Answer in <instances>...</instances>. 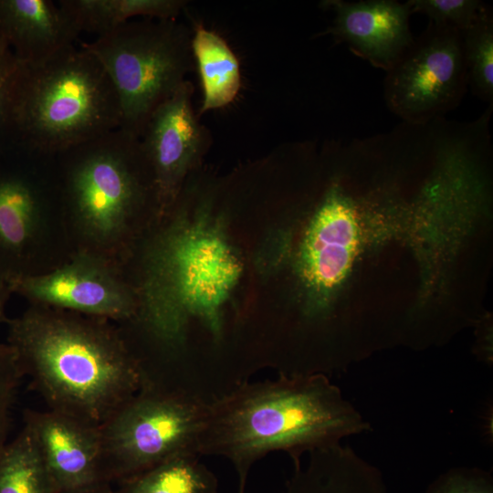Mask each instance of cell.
I'll return each instance as SVG.
<instances>
[{"label": "cell", "instance_id": "14", "mask_svg": "<svg viewBox=\"0 0 493 493\" xmlns=\"http://www.w3.org/2000/svg\"><path fill=\"white\" fill-rule=\"evenodd\" d=\"M80 32L51 0H0V41L24 65L37 66L75 46Z\"/></svg>", "mask_w": 493, "mask_h": 493}, {"label": "cell", "instance_id": "19", "mask_svg": "<svg viewBox=\"0 0 493 493\" xmlns=\"http://www.w3.org/2000/svg\"><path fill=\"white\" fill-rule=\"evenodd\" d=\"M0 493H55L35 439L25 425L0 453Z\"/></svg>", "mask_w": 493, "mask_h": 493}, {"label": "cell", "instance_id": "8", "mask_svg": "<svg viewBox=\"0 0 493 493\" xmlns=\"http://www.w3.org/2000/svg\"><path fill=\"white\" fill-rule=\"evenodd\" d=\"M335 171L321 194L300 244L298 273L312 298L303 312L310 329L324 330L329 335L328 301L349 270L360 242L357 223L371 192L350 157L333 152Z\"/></svg>", "mask_w": 493, "mask_h": 493}, {"label": "cell", "instance_id": "5", "mask_svg": "<svg viewBox=\"0 0 493 493\" xmlns=\"http://www.w3.org/2000/svg\"><path fill=\"white\" fill-rule=\"evenodd\" d=\"M54 157L61 164L63 203L91 242L110 246L141 211L159 212L140 138L117 129Z\"/></svg>", "mask_w": 493, "mask_h": 493}, {"label": "cell", "instance_id": "12", "mask_svg": "<svg viewBox=\"0 0 493 493\" xmlns=\"http://www.w3.org/2000/svg\"><path fill=\"white\" fill-rule=\"evenodd\" d=\"M31 432L55 493H112L100 427L50 411L26 409Z\"/></svg>", "mask_w": 493, "mask_h": 493}, {"label": "cell", "instance_id": "21", "mask_svg": "<svg viewBox=\"0 0 493 493\" xmlns=\"http://www.w3.org/2000/svg\"><path fill=\"white\" fill-rule=\"evenodd\" d=\"M411 14L426 16L429 22L464 31L488 6L477 0H409Z\"/></svg>", "mask_w": 493, "mask_h": 493}, {"label": "cell", "instance_id": "18", "mask_svg": "<svg viewBox=\"0 0 493 493\" xmlns=\"http://www.w3.org/2000/svg\"><path fill=\"white\" fill-rule=\"evenodd\" d=\"M201 456L184 453L117 483L112 493H216L215 474Z\"/></svg>", "mask_w": 493, "mask_h": 493}, {"label": "cell", "instance_id": "16", "mask_svg": "<svg viewBox=\"0 0 493 493\" xmlns=\"http://www.w3.org/2000/svg\"><path fill=\"white\" fill-rule=\"evenodd\" d=\"M192 54L199 71L203 100L198 112L220 109L232 103L241 88L240 63L227 42L204 25L192 28Z\"/></svg>", "mask_w": 493, "mask_h": 493}, {"label": "cell", "instance_id": "23", "mask_svg": "<svg viewBox=\"0 0 493 493\" xmlns=\"http://www.w3.org/2000/svg\"><path fill=\"white\" fill-rule=\"evenodd\" d=\"M427 493H493V478L477 467H452L430 483Z\"/></svg>", "mask_w": 493, "mask_h": 493}, {"label": "cell", "instance_id": "17", "mask_svg": "<svg viewBox=\"0 0 493 493\" xmlns=\"http://www.w3.org/2000/svg\"><path fill=\"white\" fill-rule=\"evenodd\" d=\"M78 30L106 35L131 18L176 19L185 8L184 0H60Z\"/></svg>", "mask_w": 493, "mask_h": 493}, {"label": "cell", "instance_id": "24", "mask_svg": "<svg viewBox=\"0 0 493 493\" xmlns=\"http://www.w3.org/2000/svg\"><path fill=\"white\" fill-rule=\"evenodd\" d=\"M19 67L10 47L0 41V143L6 138L9 106Z\"/></svg>", "mask_w": 493, "mask_h": 493}, {"label": "cell", "instance_id": "25", "mask_svg": "<svg viewBox=\"0 0 493 493\" xmlns=\"http://www.w3.org/2000/svg\"><path fill=\"white\" fill-rule=\"evenodd\" d=\"M11 291L8 285V280L5 273L0 268V321H5V303Z\"/></svg>", "mask_w": 493, "mask_h": 493}, {"label": "cell", "instance_id": "2", "mask_svg": "<svg viewBox=\"0 0 493 493\" xmlns=\"http://www.w3.org/2000/svg\"><path fill=\"white\" fill-rule=\"evenodd\" d=\"M7 344L47 410L100 427L141 388L138 360L109 320L31 305Z\"/></svg>", "mask_w": 493, "mask_h": 493}, {"label": "cell", "instance_id": "22", "mask_svg": "<svg viewBox=\"0 0 493 493\" xmlns=\"http://www.w3.org/2000/svg\"><path fill=\"white\" fill-rule=\"evenodd\" d=\"M23 377L13 348L0 343V453L8 442L11 409Z\"/></svg>", "mask_w": 493, "mask_h": 493}, {"label": "cell", "instance_id": "10", "mask_svg": "<svg viewBox=\"0 0 493 493\" xmlns=\"http://www.w3.org/2000/svg\"><path fill=\"white\" fill-rule=\"evenodd\" d=\"M11 293L35 306L68 310L109 320H132L138 300L110 262L97 253L83 252L45 274L8 278Z\"/></svg>", "mask_w": 493, "mask_h": 493}, {"label": "cell", "instance_id": "1", "mask_svg": "<svg viewBox=\"0 0 493 493\" xmlns=\"http://www.w3.org/2000/svg\"><path fill=\"white\" fill-rule=\"evenodd\" d=\"M371 429L327 374L280 372L275 380L243 382L207 402L198 453L229 460L237 493H245L250 469L267 454L285 452L297 467L303 454Z\"/></svg>", "mask_w": 493, "mask_h": 493}, {"label": "cell", "instance_id": "11", "mask_svg": "<svg viewBox=\"0 0 493 493\" xmlns=\"http://www.w3.org/2000/svg\"><path fill=\"white\" fill-rule=\"evenodd\" d=\"M194 90L186 79L155 110L140 138L152 170L159 213L170 211L211 144L210 133L193 108Z\"/></svg>", "mask_w": 493, "mask_h": 493}, {"label": "cell", "instance_id": "15", "mask_svg": "<svg viewBox=\"0 0 493 493\" xmlns=\"http://www.w3.org/2000/svg\"><path fill=\"white\" fill-rule=\"evenodd\" d=\"M37 178L0 169V268L8 278L26 272L39 236L47 199Z\"/></svg>", "mask_w": 493, "mask_h": 493}, {"label": "cell", "instance_id": "9", "mask_svg": "<svg viewBox=\"0 0 493 493\" xmlns=\"http://www.w3.org/2000/svg\"><path fill=\"white\" fill-rule=\"evenodd\" d=\"M467 87L461 31L429 22L386 71L383 95L403 122L425 125L456 109Z\"/></svg>", "mask_w": 493, "mask_h": 493}, {"label": "cell", "instance_id": "7", "mask_svg": "<svg viewBox=\"0 0 493 493\" xmlns=\"http://www.w3.org/2000/svg\"><path fill=\"white\" fill-rule=\"evenodd\" d=\"M206 414L207 402L185 389L142 382L140 390L99 428L112 483L181 454L199 455Z\"/></svg>", "mask_w": 493, "mask_h": 493}, {"label": "cell", "instance_id": "4", "mask_svg": "<svg viewBox=\"0 0 493 493\" xmlns=\"http://www.w3.org/2000/svg\"><path fill=\"white\" fill-rule=\"evenodd\" d=\"M121 125L114 85L83 47L74 46L40 65L20 63L6 138L24 153L51 158Z\"/></svg>", "mask_w": 493, "mask_h": 493}, {"label": "cell", "instance_id": "6", "mask_svg": "<svg viewBox=\"0 0 493 493\" xmlns=\"http://www.w3.org/2000/svg\"><path fill=\"white\" fill-rule=\"evenodd\" d=\"M193 31L176 19L129 21L81 45L100 62L119 97L124 131L141 138L155 110L194 68Z\"/></svg>", "mask_w": 493, "mask_h": 493}, {"label": "cell", "instance_id": "20", "mask_svg": "<svg viewBox=\"0 0 493 493\" xmlns=\"http://www.w3.org/2000/svg\"><path fill=\"white\" fill-rule=\"evenodd\" d=\"M467 85L473 94L492 105L493 16L488 6L477 20L461 31Z\"/></svg>", "mask_w": 493, "mask_h": 493}, {"label": "cell", "instance_id": "13", "mask_svg": "<svg viewBox=\"0 0 493 493\" xmlns=\"http://www.w3.org/2000/svg\"><path fill=\"white\" fill-rule=\"evenodd\" d=\"M320 4L333 13L331 25L322 35L346 44L374 68L388 71L414 41L406 2L325 0Z\"/></svg>", "mask_w": 493, "mask_h": 493}, {"label": "cell", "instance_id": "3", "mask_svg": "<svg viewBox=\"0 0 493 493\" xmlns=\"http://www.w3.org/2000/svg\"><path fill=\"white\" fill-rule=\"evenodd\" d=\"M209 201L195 216L177 213L147 253L133 320L164 350L182 346L194 319L219 338L225 303L242 273L237 254L209 216Z\"/></svg>", "mask_w": 493, "mask_h": 493}]
</instances>
